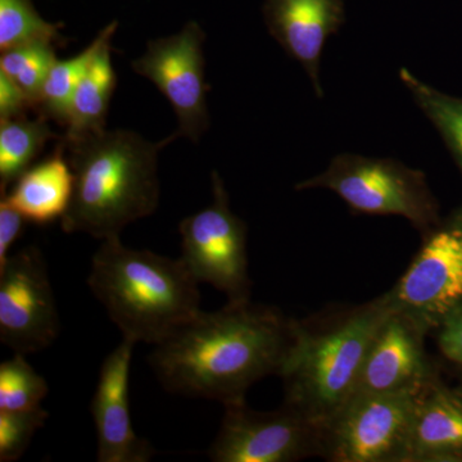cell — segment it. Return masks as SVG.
Instances as JSON below:
<instances>
[{"label": "cell", "instance_id": "cell-5", "mask_svg": "<svg viewBox=\"0 0 462 462\" xmlns=\"http://www.w3.org/2000/svg\"><path fill=\"white\" fill-rule=\"evenodd\" d=\"M296 189L334 191L355 214L401 216L421 236L440 221L424 173L392 158L338 154L325 171L298 182Z\"/></svg>", "mask_w": 462, "mask_h": 462}, {"label": "cell", "instance_id": "cell-18", "mask_svg": "<svg viewBox=\"0 0 462 462\" xmlns=\"http://www.w3.org/2000/svg\"><path fill=\"white\" fill-rule=\"evenodd\" d=\"M60 138L51 129L48 118L21 116L0 118V191L7 193L9 187L32 166L51 139Z\"/></svg>", "mask_w": 462, "mask_h": 462}, {"label": "cell", "instance_id": "cell-19", "mask_svg": "<svg viewBox=\"0 0 462 462\" xmlns=\"http://www.w3.org/2000/svg\"><path fill=\"white\" fill-rule=\"evenodd\" d=\"M400 78L418 107L442 135L462 172V99L434 89L410 69H401Z\"/></svg>", "mask_w": 462, "mask_h": 462}, {"label": "cell", "instance_id": "cell-17", "mask_svg": "<svg viewBox=\"0 0 462 462\" xmlns=\"http://www.w3.org/2000/svg\"><path fill=\"white\" fill-rule=\"evenodd\" d=\"M117 26L114 21L98 33V48L69 103L63 138H81L107 129L109 103L117 83L111 60V41Z\"/></svg>", "mask_w": 462, "mask_h": 462}, {"label": "cell", "instance_id": "cell-28", "mask_svg": "<svg viewBox=\"0 0 462 462\" xmlns=\"http://www.w3.org/2000/svg\"><path fill=\"white\" fill-rule=\"evenodd\" d=\"M458 392H460V393L462 394V382H461V387L458 388Z\"/></svg>", "mask_w": 462, "mask_h": 462}, {"label": "cell", "instance_id": "cell-13", "mask_svg": "<svg viewBox=\"0 0 462 462\" xmlns=\"http://www.w3.org/2000/svg\"><path fill=\"white\" fill-rule=\"evenodd\" d=\"M135 345L123 338L100 366L90 404L99 462H148L156 454L151 443L135 433L130 415V367Z\"/></svg>", "mask_w": 462, "mask_h": 462}, {"label": "cell", "instance_id": "cell-24", "mask_svg": "<svg viewBox=\"0 0 462 462\" xmlns=\"http://www.w3.org/2000/svg\"><path fill=\"white\" fill-rule=\"evenodd\" d=\"M50 413L42 407L21 411L0 410V461L20 460Z\"/></svg>", "mask_w": 462, "mask_h": 462}, {"label": "cell", "instance_id": "cell-12", "mask_svg": "<svg viewBox=\"0 0 462 462\" xmlns=\"http://www.w3.org/2000/svg\"><path fill=\"white\" fill-rule=\"evenodd\" d=\"M428 334L424 325L392 307L374 337L351 398L421 388L439 378L425 349Z\"/></svg>", "mask_w": 462, "mask_h": 462}, {"label": "cell", "instance_id": "cell-21", "mask_svg": "<svg viewBox=\"0 0 462 462\" xmlns=\"http://www.w3.org/2000/svg\"><path fill=\"white\" fill-rule=\"evenodd\" d=\"M60 25L48 23L32 0H0V50L30 44H62ZM63 45V44H62Z\"/></svg>", "mask_w": 462, "mask_h": 462}, {"label": "cell", "instance_id": "cell-7", "mask_svg": "<svg viewBox=\"0 0 462 462\" xmlns=\"http://www.w3.org/2000/svg\"><path fill=\"white\" fill-rule=\"evenodd\" d=\"M181 260L199 282L212 285L229 303L251 300L247 225L230 208L223 179L212 172V203L179 225Z\"/></svg>", "mask_w": 462, "mask_h": 462}, {"label": "cell", "instance_id": "cell-11", "mask_svg": "<svg viewBox=\"0 0 462 462\" xmlns=\"http://www.w3.org/2000/svg\"><path fill=\"white\" fill-rule=\"evenodd\" d=\"M60 321L47 263L38 248L11 254L0 266V340L14 354L50 346Z\"/></svg>", "mask_w": 462, "mask_h": 462}, {"label": "cell", "instance_id": "cell-10", "mask_svg": "<svg viewBox=\"0 0 462 462\" xmlns=\"http://www.w3.org/2000/svg\"><path fill=\"white\" fill-rule=\"evenodd\" d=\"M321 454V428L291 407L256 411L247 403L225 406L220 431L209 447L215 462H293Z\"/></svg>", "mask_w": 462, "mask_h": 462}, {"label": "cell", "instance_id": "cell-14", "mask_svg": "<svg viewBox=\"0 0 462 462\" xmlns=\"http://www.w3.org/2000/svg\"><path fill=\"white\" fill-rule=\"evenodd\" d=\"M263 11L270 35L300 63L321 98L322 51L345 23L343 0H264Z\"/></svg>", "mask_w": 462, "mask_h": 462}, {"label": "cell", "instance_id": "cell-27", "mask_svg": "<svg viewBox=\"0 0 462 462\" xmlns=\"http://www.w3.org/2000/svg\"><path fill=\"white\" fill-rule=\"evenodd\" d=\"M32 108V100L14 81L0 72V118H16L26 116Z\"/></svg>", "mask_w": 462, "mask_h": 462}, {"label": "cell", "instance_id": "cell-25", "mask_svg": "<svg viewBox=\"0 0 462 462\" xmlns=\"http://www.w3.org/2000/svg\"><path fill=\"white\" fill-rule=\"evenodd\" d=\"M434 333L437 345L447 360L462 367V305L440 321Z\"/></svg>", "mask_w": 462, "mask_h": 462}, {"label": "cell", "instance_id": "cell-3", "mask_svg": "<svg viewBox=\"0 0 462 462\" xmlns=\"http://www.w3.org/2000/svg\"><path fill=\"white\" fill-rule=\"evenodd\" d=\"M392 305L388 293L294 322V339L281 376L284 403L325 427L351 400L365 358Z\"/></svg>", "mask_w": 462, "mask_h": 462}, {"label": "cell", "instance_id": "cell-16", "mask_svg": "<svg viewBox=\"0 0 462 462\" xmlns=\"http://www.w3.org/2000/svg\"><path fill=\"white\" fill-rule=\"evenodd\" d=\"M74 193V172L60 143L38 165L23 172L5 194V199L21 212L29 223L47 225L62 220Z\"/></svg>", "mask_w": 462, "mask_h": 462}, {"label": "cell", "instance_id": "cell-1", "mask_svg": "<svg viewBox=\"0 0 462 462\" xmlns=\"http://www.w3.org/2000/svg\"><path fill=\"white\" fill-rule=\"evenodd\" d=\"M294 319L251 300L200 311L156 346L149 364L171 393L245 402L258 380L279 375L294 339Z\"/></svg>", "mask_w": 462, "mask_h": 462}, {"label": "cell", "instance_id": "cell-4", "mask_svg": "<svg viewBox=\"0 0 462 462\" xmlns=\"http://www.w3.org/2000/svg\"><path fill=\"white\" fill-rule=\"evenodd\" d=\"M100 242L88 287L123 338L160 345L202 311L199 282L181 258L126 247L120 236Z\"/></svg>", "mask_w": 462, "mask_h": 462}, {"label": "cell", "instance_id": "cell-23", "mask_svg": "<svg viewBox=\"0 0 462 462\" xmlns=\"http://www.w3.org/2000/svg\"><path fill=\"white\" fill-rule=\"evenodd\" d=\"M56 45L30 44L14 50L2 51L0 57V72L7 75L21 88L29 99L33 109L36 107L42 84L47 79L51 67L56 62Z\"/></svg>", "mask_w": 462, "mask_h": 462}, {"label": "cell", "instance_id": "cell-9", "mask_svg": "<svg viewBox=\"0 0 462 462\" xmlns=\"http://www.w3.org/2000/svg\"><path fill=\"white\" fill-rule=\"evenodd\" d=\"M205 41L202 27L191 21L180 32L149 42L145 53L133 60L134 71L156 85L175 111L178 130L170 142L188 138L197 143L209 127Z\"/></svg>", "mask_w": 462, "mask_h": 462}, {"label": "cell", "instance_id": "cell-15", "mask_svg": "<svg viewBox=\"0 0 462 462\" xmlns=\"http://www.w3.org/2000/svg\"><path fill=\"white\" fill-rule=\"evenodd\" d=\"M462 461V394L434 379L416 401L409 462Z\"/></svg>", "mask_w": 462, "mask_h": 462}, {"label": "cell", "instance_id": "cell-20", "mask_svg": "<svg viewBox=\"0 0 462 462\" xmlns=\"http://www.w3.org/2000/svg\"><path fill=\"white\" fill-rule=\"evenodd\" d=\"M99 45V36L90 42L89 47L69 60H58L51 67L47 79L42 84L41 97L35 111L48 120L65 126L69 103L76 87L80 83L85 69Z\"/></svg>", "mask_w": 462, "mask_h": 462}, {"label": "cell", "instance_id": "cell-22", "mask_svg": "<svg viewBox=\"0 0 462 462\" xmlns=\"http://www.w3.org/2000/svg\"><path fill=\"white\" fill-rule=\"evenodd\" d=\"M48 391L47 380L32 369L25 355L16 354L0 364V410L38 409Z\"/></svg>", "mask_w": 462, "mask_h": 462}, {"label": "cell", "instance_id": "cell-8", "mask_svg": "<svg viewBox=\"0 0 462 462\" xmlns=\"http://www.w3.org/2000/svg\"><path fill=\"white\" fill-rule=\"evenodd\" d=\"M422 238L409 269L387 293L393 309L433 333L462 305V207Z\"/></svg>", "mask_w": 462, "mask_h": 462}, {"label": "cell", "instance_id": "cell-2", "mask_svg": "<svg viewBox=\"0 0 462 462\" xmlns=\"http://www.w3.org/2000/svg\"><path fill=\"white\" fill-rule=\"evenodd\" d=\"M74 172V193L60 220L65 233L105 240L120 236L160 203L158 152L169 138L152 143L132 130L105 129L81 138H60Z\"/></svg>", "mask_w": 462, "mask_h": 462}, {"label": "cell", "instance_id": "cell-6", "mask_svg": "<svg viewBox=\"0 0 462 462\" xmlns=\"http://www.w3.org/2000/svg\"><path fill=\"white\" fill-rule=\"evenodd\" d=\"M422 388L351 398L321 428L320 457L333 462H409L413 415Z\"/></svg>", "mask_w": 462, "mask_h": 462}, {"label": "cell", "instance_id": "cell-26", "mask_svg": "<svg viewBox=\"0 0 462 462\" xmlns=\"http://www.w3.org/2000/svg\"><path fill=\"white\" fill-rule=\"evenodd\" d=\"M27 220L5 197L0 200V266L8 260L12 245L23 233Z\"/></svg>", "mask_w": 462, "mask_h": 462}]
</instances>
